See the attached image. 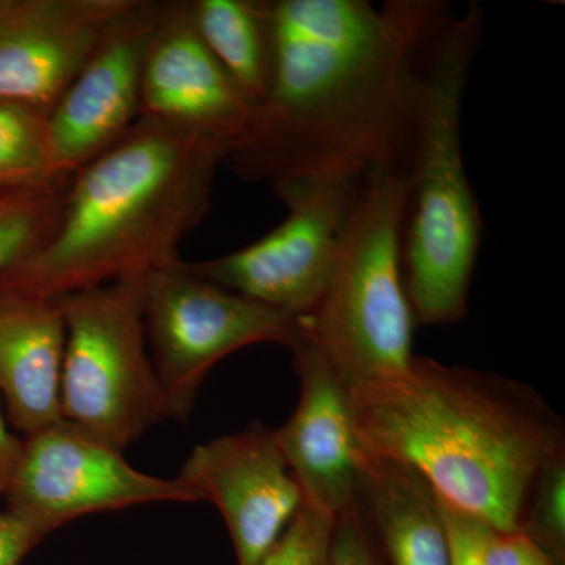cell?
Returning <instances> with one entry per match:
<instances>
[{
	"label": "cell",
	"mask_w": 565,
	"mask_h": 565,
	"mask_svg": "<svg viewBox=\"0 0 565 565\" xmlns=\"http://www.w3.org/2000/svg\"><path fill=\"white\" fill-rule=\"evenodd\" d=\"M66 182L0 195V277L31 256L54 232Z\"/></svg>",
	"instance_id": "d6986e66"
},
{
	"label": "cell",
	"mask_w": 565,
	"mask_h": 565,
	"mask_svg": "<svg viewBox=\"0 0 565 565\" xmlns=\"http://www.w3.org/2000/svg\"><path fill=\"white\" fill-rule=\"evenodd\" d=\"M363 452L414 468L444 503L519 530L539 471L565 455L563 418L530 385L414 356L404 373L349 386Z\"/></svg>",
	"instance_id": "7a4b0ae2"
},
{
	"label": "cell",
	"mask_w": 565,
	"mask_h": 565,
	"mask_svg": "<svg viewBox=\"0 0 565 565\" xmlns=\"http://www.w3.org/2000/svg\"><path fill=\"white\" fill-rule=\"evenodd\" d=\"M407 174L359 182L337 262L300 334L349 386L404 373L414 360L415 315L405 291Z\"/></svg>",
	"instance_id": "5b68a950"
},
{
	"label": "cell",
	"mask_w": 565,
	"mask_h": 565,
	"mask_svg": "<svg viewBox=\"0 0 565 565\" xmlns=\"http://www.w3.org/2000/svg\"><path fill=\"white\" fill-rule=\"evenodd\" d=\"M145 278L55 299L65 323L62 418L118 451L167 418L145 333Z\"/></svg>",
	"instance_id": "8992f818"
},
{
	"label": "cell",
	"mask_w": 565,
	"mask_h": 565,
	"mask_svg": "<svg viewBox=\"0 0 565 565\" xmlns=\"http://www.w3.org/2000/svg\"><path fill=\"white\" fill-rule=\"evenodd\" d=\"M327 565H381L355 505L334 516Z\"/></svg>",
	"instance_id": "7402d4cb"
},
{
	"label": "cell",
	"mask_w": 565,
	"mask_h": 565,
	"mask_svg": "<svg viewBox=\"0 0 565 565\" xmlns=\"http://www.w3.org/2000/svg\"><path fill=\"white\" fill-rule=\"evenodd\" d=\"M353 505L381 565H449L440 501L414 468L362 451Z\"/></svg>",
	"instance_id": "2e32d148"
},
{
	"label": "cell",
	"mask_w": 565,
	"mask_h": 565,
	"mask_svg": "<svg viewBox=\"0 0 565 565\" xmlns=\"http://www.w3.org/2000/svg\"><path fill=\"white\" fill-rule=\"evenodd\" d=\"M6 494L11 514L41 539L96 512L199 501L180 479L141 473L122 451L65 419L25 437Z\"/></svg>",
	"instance_id": "9c48e42d"
},
{
	"label": "cell",
	"mask_w": 565,
	"mask_h": 565,
	"mask_svg": "<svg viewBox=\"0 0 565 565\" xmlns=\"http://www.w3.org/2000/svg\"><path fill=\"white\" fill-rule=\"evenodd\" d=\"M132 2H0V102L50 114Z\"/></svg>",
	"instance_id": "7c38bea8"
},
{
	"label": "cell",
	"mask_w": 565,
	"mask_h": 565,
	"mask_svg": "<svg viewBox=\"0 0 565 565\" xmlns=\"http://www.w3.org/2000/svg\"><path fill=\"white\" fill-rule=\"evenodd\" d=\"M356 185L286 181L273 185L286 204L285 221L239 250L184 262L191 273L291 318L310 313L321 299L351 211Z\"/></svg>",
	"instance_id": "ba28073f"
},
{
	"label": "cell",
	"mask_w": 565,
	"mask_h": 565,
	"mask_svg": "<svg viewBox=\"0 0 565 565\" xmlns=\"http://www.w3.org/2000/svg\"><path fill=\"white\" fill-rule=\"evenodd\" d=\"M178 479L221 511L239 565L262 563L303 504L275 430L258 423L195 446Z\"/></svg>",
	"instance_id": "8fae6325"
},
{
	"label": "cell",
	"mask_w": 565,
	"mask_h": 565,
	"mask_svg": "<svg viewBox=\"0 0 565 565\" xmlns=\"http://www.w3.org/2000/svg\"><path fill=\"white\" fill-rule=\"evenodd\" d=\"M438 501L448 533L449 565H484L482 548L489 526L444 503L440 498Z\"/></svg>",
	"instance_id": "603a6c76"
},
{
	"label": "cell",
	"mask_w": 565,
	"mask_h": 565,
	"mask_svg": "<svg viewBox=\"0 0 565 565\" xmlns=\"http://www.w3.org/2000/svg\"><path fill=\"white\" fill-rule=\"evenodd\" d=\"M253 106L196 31L191 2H163L141 68L140 117L232 148Z\"/></svg>",
	"instance_id": "4fadbf2b"
},
{
	"label": "cell",
	"mask_w": 565,
	"mask_h": 565,
	"mask_svg": "<svg viewBox=\"0 0 565 565\" xmlns=\"http://www.w3.org/2000/svg\"><path fill=\"white\" fill-rule=\"evenodd\" d=\"M228 151L222 141L140 117L70 178L54 232L0 285L57 299L169 269L206 217Z\"/></svg>",
	"instance_id": "3957f363"
},
{
	"label": "cell",
	"mask_w": 565,
	"mask_h": 565,
	"mask_svg": "<svg viewBox=\"0 0 565 565\" xmlns=\"http://www.w3.org/2000/svg\"><path fill=\"white\" fill-rule=\"evenodd\" d=\"M65 323L55 299L0 285V390L29 435L62 418Z\"/></svg>",
	"instance_id": "9a60e30c"
},
{
	"label": "cell",
	"mask_w": 565,
	"mask_h": 565,
	"mask_svg": "<svg viewBox=\"0 0 565 565\" xmlns=\"http://www.w3.org/2000/svg\"><path fill=\"white\" fill-rule=\"evenodd\" d=\"M289 351L299 375L300 397L291 418L275 430V438L302 490L303 503L337 516L353 504L362 460L349 385L300 332Z\"/></svg>",
	"instance_id": "5bb4252c"
},
{
	"label": "cell",
	"mask_w": 565,
	"mask_h": 565,
	"mask_svg": "<svg viewBox=\"0 0 565 565\" xmlns=\"http://www.w3.org/2000/svg\"><path fill=\"white\" fill-rule=\"evenodd\" d=\"M22 441L7 429L0 412V494H6L14 473L18 460H20Z\"/></svg>",
	"instance_id": "484cf974"
},
{
	"label": "cell",
	"mask_w": 565,
	"mask_h": 565,
	"mask_svg": "<svg viewBox=\"0 0 565 565\" xmlns=\"http://www.w3.org/2000/svg\"><path fill=\"white\" fill-rule=\"evenodd\" d=\"M163 2L134 0L47 115L55 172L70 180L140 118L145 52Z\"/></svg>",
	"instance_id": "30bf717a"
},
{
	"label": "cell",
	"mask_w": 565,
	"mask_h": 565,
	"mask_svg": "<svg viewBox=\"0 0 565 565\" xmlns=\"http://www.w3.org/2000/svg\"><path fill=\"white\" fill-rule=\"evenodd\" d=\"M484 565H556L522 531L489 527L482 548Z\"/></svg>",
	"instance_id": "cb8c5ba5"
},
{
	"label": "cell",
	"mask_w": 565,
	"mask_h": 565,
	"mask_svg": "<svg viewBox=\"0 0 565 565\" xmlns=\"http://www.w3.org/2000/svg\"><path fill=\"white\" fill-rule=\"evenodd\" d=\"M334 516L302 504L258 565H327Z\"/></svg>",
	"instance_id": "44dd1931"
},
{
	"label": "cell",
	"mask_w": 565,
	"mask_h": 565,
	"mask_svg": "<svg viewBox=\"0 0 565 565\" xmlns=\"http://www.w3.org/2000/svg\"><path fill=\"white\" fill-rule=\"evenodd\" d=\"M484 36V10L452 11L424 66L407 167L405 291L416 322L446 326L467 313L482 218L465 167V90Z\"/></svg>",
	"instance_id": "277c9868"
},
{
	"label": "cell",
	"mask_w": 565,
	"mask_h": 565,
	"mask_svg": "<svg viewBox=\"0 0 565 565\" xmlns=\"http://www.w3.org/2000/svg\"><path fill=\"white\" fill-rule=\"evenodd\" d=\"M43 539L20 516L0 512V565H20L22 557Z\"/></svg>",
	"instance_id": "d4e9b609"
},
{
	"label": "cell",
	"mask_w": 565,
	"mask_h": 565,
	"mask_svg": "<svg viewBox=\"0 0 565 565\" xmlns=\"http://www.w3.org/2000/svg\"><path fill=\"white\" fill-rule=\"evenodd\" d=\"M46 111L0 102V189L3 192L54 188L63 180L52 159Z\"/></svg>",
	"instance_id": "ac0fdd59"
},
{
	"label": "cell",
	"mask_w": 565,
	"mask_h": 565,
	"mask_svg": "<svg viewBox=\"0 0 565 565\" xmlns=\"http://www.w3.org/2000/svg\"><path fill=\"white\" fill-rule=\"evenodd\" d=\"M145 333L167 418L188 419L204 377L248 345L291 348L299 319L204 280L184 262L147 275Z\"/></svg>",
	"instance_id": "52a82bcc"
},
{
	"label": "cell",
	"mask_w": 565,
	"mask_h": 565,
	"mask_svg": "<svg viewBox=\"0 0 565 565\" xmlns=\"http://www.w3.org/2000/svg\"><path fill=\"white\" fill-rule=\"evenodd\" d=\"M196 31L253 107L266 98L273 70L263 0H193Z\"/></svg>",
	"instance_id": "e0dca14e"
},
{
	"label": "cell",
	"mask_w": 565,
	"mask_h": 565,
	"mask_svg": "<svg viewBox=\"0 0 565 565\" xmlns=\"http://www.w3.org/2000/svg\"><path fill=\"white\" fill-rule=\"evenodd\" d=\"M519 531L556 565H565V455L539 471Z\"/></svg>",
	"instance_id": "ffe728a7"
},
{
	"label": "cell",
	"mask_w": 565,
	"mask_h": 565,
	"mask_svg": "<svg viewBox=\"0 0 565 565\" xmlns=\"http://www.w3.org/2000/svg\"><path fill=\"white\" fill-rule=\"evenodd\" d=\"M266 98L230 148L245 181L407 174L424 66L452 14L444 0H263Z\"/></svg>",
	"instance_id": "6da1fadb"
}]
</instances>
